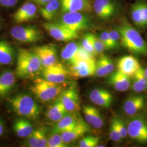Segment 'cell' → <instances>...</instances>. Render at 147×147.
Listing matches in <instances>:
<instances>
[{"instance_id": "6da1fadb", "label": "cell", "mask_w": 147, "mask_h": 147, "mask_svg": "<svg viewBox=\"0 0 147 147\" xmlns=\"http://www.w3.org/2000/svg\"><path fill=\"white\" fill-rule=\"evenodd\" d=\"M121 36L122 45L130 52L137 55H147V44L141 34L127 23L124 22L117 30Z\"/></svg>"}, {"instance_id": "7a4b0ae2", "label": "cell", "mask_w": 147, "mask_h": 147, "mask_svg": "<svg viewBox=\"0 0 147 147\" xmlns=\"http://www.w3.org/2000/svg\"><path fill=\"white\" fill-rule=\"evenodd\" d=\"M12 111L18 116L28 119H38L42 108L29 95L19 94L7 99Z\"/></svg>"}, {"instance_id": "3957f363", "label": "cell", "mask_w": 147, "mask_h": 147, "mask_svg": "<svg viewBox=\"0 0 147 147\" xmlns=\"http://www.w3.org/2000/svg\"><path fill=\"white\" fill-rule=\"evenodd\" d=\"M42 67L40 59L33 51L22 48L19 49L15 71L17 77L30 78L34 76Z\"/></svg>"}, {"instance_id": "277c9868", "label": "cell", "mask_w": 147, "mask_h": 147, "mask_svg": "<svg viewBox=\"0 0 147 147\" xmlns=\"http://www.w3.org/2000/svg\"><path fill=\"white\" fill-rule=\"evenodd\" d=\"M32 92L39 100L47 102L54 99L62 93V87L45 79H37L30 87Z\"/></svg>"}, {"instance_id": "5b68a950", "label": "cell", "mask_w": 147, "mask_h": 147, "mask_svg": "<svg viewBox=\"0 0 147 147\" xmlns=\"http://www.w3.org/2000/svg\"><path fill=\"white\" fill-rule=\"evenodd\" d=\"M59 23L69 29L76 32L88 29L91 25L89 16L79 11L64 13Z\"/></svg>"}, {"instance_id": "8992f818", "label": "cell", "mask_w": 147, "mask_h": 147, "mask_svg": "<svg viewBox=\"0 0 147 147\" xmlns=\"http://www.w3.org/2000/svg\"><path fill=\"white\" fill-rule=\"evenodd\" d=\"M11 35L16 40L24 43H34L41 40L43 35L36 27L18 25L11 28Z\"/></svg>"}, {"instance_id": "52a82bcc", "label": "cell", "mask_w": 147, "mask_h": 147, "mask_svg": "<svg viewBox=\"0 0 147 147\" xmlns=\"http://www.w3.org/2000/svg\"><path fill=\"white\" fill-rule=\"evenodd\" d=\"M43 27L51 37L59 42H68L79 38L78 32L69 29L59 22H47Z\"/></svg>"}, {"instance_id": "ba28073f", "label": "cell", "mask_w": 147, "mask_h": 147, "mask_svg": "<svg viewBox=\"0 0 147 147\" xmlns=\"http://www.w3.org/2000/svg\"><path fill=\"white\" fill-rule=\"evenodd\" d=\"M127 132L132 140L140 143H147V122L141 117H135L129 121Z\"/></svg>"}, {"instance_id": "9c48e42d", "label": "cell", "mask_w": 147, "mask_h": 147, "mask_svg": "<svg viewBox=\"0 0 147 147\" xmlns=\"http://www.w3.org/2000/svg\"><path fill=\"white\" fill-rule=\"evenodd\" d=\"M70 73L61 63L43 67L42 75L44 79L56 84H62L68 79Z\"/></svg>"}, {"instance_id": "30bf717a", "label": "cell", "mask_w": 147, "mask_h": 147, "mask_svg": "<svg viewBox=\"0 0 147 147\" xmlns=\"http://www.w3.org/2000/svg\"><path fill=\"white\" fill-rule=\"evenodd\" d=\"M40 59L43 67L57 63L56 47L53 44H47L34 47L32 50Z\"/></svg>"}, {"instance_id": "8fae6325", "label": "cell", "mask_w": 147, "mask_h": 147, "mask_svg": "<svg viewBox=\"0 0 147 147\" xmlns=\"http://www.w3.org/2000/svg\"><path fill=\"white\" fill-rule=\"evenodd\" d=\"M95 59L80 61L71 64L70 74L78 78H86L95 74Z\"/></svg>"}, {"instance_id": "7c38bea8", "label": "cell", "mask_w": 147, "mask_h": 147, "mask_svg": "<svg viewBox=\"0 0 147 147\" xmlns=\"http://www.w3.org/2000/svg\"><path fill=\"white\" fill-rule=\"evenodd\" d=\"M86 123L76 112H68L54 126L53 132L61 133Z\"/></svg>"}, {"instance_id": "4fadbf2b", "label": "cell", "mask_w": 147, "mask_h": 147, "mask_svg": "<svg viewBox=\"0 0 147 147\" xmlns=\"http://www.w3.org/2000/svg\"><path fill=\"white\" fill-rule=\"evenodd\" d=\"M59 98L69 112H76L80 110L79 93L75 87H70L63 91Z\"/></svg>"}, {"instance_id": "5bb4252c", "label": "cell", "mask_w": 147, "mask_h": 147, "mask_svg": "<svg viewBox=\"0 0 147 147\" xmlns=\"http://www.w3.org/2000/svg\"><path fill=\"white\" fill-rule=\"evenodd\" d=\"M132 20L140 28L147 26V3L139 1L133 3L130 8Z\"/></svg>"}, {"instance_id": "9a60e30c", "label": "cell", "mask_w": 147, "mask_h": 147, "mask_svg": "<svg viewBox=\"0 0 147 147\" xmlns=\"http://www.w3.org/2000/svg\"><path fill=\"white\" fill-rule=\"evenodd\" d=\"M62 12H90L93 9L90 0H61Z\"/></svg>"}, {"instance_id": "2e32d148", "label": "cell", "mask_w": 147, "mask_h": 147, "mask_svg": "<svg viewBox=\"0 0 147 147\" xmlns=\"http://www.w3.org/2000/svg\"><path fill=\"white\" fill-rule=\"evenodd\" d=\"M117 67L118 71L129 77L133 76L134 74L141 68L137 59L131 55H127L121 57L118 61Z\"/></svg>"}, {"instance_id": "e0dca14e", "label": "cell", "mask_w": 147, "mask_h": 147, "mask_svg": "<svg viewBox=\"0 0 147 147\" xmlns=\"http://www.w3.org/2000/svg\"><path fill=\"white\" fill-rule=\"evenodd\" d=\"M37 13L36 5L31 1L27 2L13 14V18L16 23H24L34 19Z\"/></svg>"}, {"instance_id": "ac0fdd59", "label": "cell", "mask_w": 147, "mask_h": 147, "mask_svg": "<svg viewBox=\"0 0 147 147\" xmlns=\"http://www.w3.org/2000/svg\"><path fill=\"white\" fill-rule=\"evenodd\" d=\"M93 7L96 14L103 20L110 19L116 11V5L112 0H95Z\"/></svg>"}, {"instance_id": "d6986e66", "label": "cell", "mask_w": 147, "mask_h": 147, "mask_svg": "<svg viewBox=\"0 0 147 147\" xmlns=\"http://www.w3.org/2000/svg\"><path fill=\"white\" fill-rule=\"evenodd\" d=\"M89 99L95 105L101 107L108 108L112 104L113 96L108 90L97 88L91 90Z\"/></svg>"}, {"instance_id": "ffe728a7", "label": "cell", "mask_w": 147, "mask_h": 147, "mask_svg": "<svg viewBox=\"0 0 147 147\" xmlns=\"http://www.w3.org/2000/svg\"><path fill=\"white\" fill-rule=\"evenodd\" d=\"M82 112L86 123L95 129H101L104 124V118L100 111L91 105L83 106Z\"/></svg>"}, {"instance_id": "44dd1931", "label": "cell", "mask_w": 147, "mask_h": 147, "mask_svg": "<svg viewBox=\"0 0 147 147\" xmlns=\"http://www.w3.org/2000/svg\"><path fill=\"white\" fill-rule=\"evenodd\" d=\"M16 82V74L11 70H5L0 73V98H3L10 93Z\"/></svg>"}, {"instance_id": "7402d4cb", "label": "cell", "mask_w": 147, "mask_h": 147, "mask_svg": "<svg viewBox=\"0 0 147 147\" xmlns=\"http://www.w3.org/2000/svg\"><path fill=\"white\" fill-rule=\"evenodd\" d=\"M108 83L118 92H125L131 85L130 77L117 70L113 73L108 79Z\"/></svg>"}, {"instance_id": "603a6c76", "label": "cell", "mask_w": 147, "mask_h": 147, "mask_svg": "<svg viewBox=\"0 0 147 147\" xmlns=\"http://www.w3.org/2000/svg\"><path fill=\"white\" fill-rule=\"evenodd\" d=\"M145 102L144 96L132 95L126 99L123 106V110L127 115L134 116L144 108Z\"/></svg>"}, {"instance_id": "cb8c5ba5", "label": "cell", "mask_w": 147, "mask_h": 147, "mask_svg": "<svg viewBox=\"0 0 147 147\" xmlns=\"http://www.w3.org/2000/svg\"><path fill=\"white\" fill-rule=\"evenodd\" d=\"M90 131L89 127L86 123L79 125L71 130L62 132L61 134L63 142L66 144L74 142L79 138L83 137L86 134Z\"/></svg>"}, {"instance_id": "d4e9b609", "label": "cell", "mask_w": 147, "mask_h": 147, "mask_svg": "<svg viewBox=\"0 0 147 147\" xmlns=\"http://www.w3.org/2000/svg\"><path fill=\"white\" fill-rule=\"evenodd\" d=\"M25 145L28 147H47V139L45 129L42 127L34 130L27 137Z\"/></svg>"}, {"instance_id": "484cf974", "label": "cell", "mask_w": 147, "mask_h": 147, "mask_svg": "<svg viewBox=\"0 0 147 147\" xmlns=\"http://www.w3.org/2000/svg\"><path fill=\"white\" fill-rule=\"evenodd\" d=\"M115 64L109 57L102 55L96 61L95 75L99 77H104L112 73L115 69Z\"/></svg>"}, {"instance_id": "4316f807", "label": "cell", "mask_w": 147, "mask_h": 147, "mask_svg": "<svg viewBox=\"0 0 147 147\" xmlns=\"http://www.w3.org/2000/svg\"><path fill=\"white\" fill-rule=\"evenodd\" d=\"M15 57V51L11 44L4 40H0V64H11Z\"/></svg>"}, {"instance_id": "83f0119b", "label": "cell", "mask_w": 147, "mask_h": 147, "mask_svg": "<svg viewBox=\"0 0 147 147\" xmlns=\"http://www.w3.org/2000/svg\"><path fill=\"white\" fill-rule=\"evenodd\" d=\"M68 112L59 98H58L57 101L48 109L46 116L50 121L58 122Z\"/></svg>"}, {"instance_id": "f1b7e54d", "label": "cell", "mask_w": 147, "mask_h": 147, "mask_svg": "<svg viewBox=\"0 0 147 147\" xmlns=\"http://www.w3.org/2000/svg\"><path fill=\"white\" fill-rule=\"evenodd\" d=\"M13 130L16 135L20 138H27L34 131L33 126L29 120L20 118L15 121Z\"/></svg>"}, {"instance_id": "f546056e", "label": "cell", "mask_w": 147, "mask_h": 147, "mask_svg": "<svg viewBox=\"0 0 147 147\" xmlns=\"http://www.w3.org/2000/svg\"><path fill=\"white\" fill-rule=\"evenodd\" d=\"M60 7L61 0H50L40 8V13L43 19L50 21L54 18Z\"/></svg>"}, {"instance_id": "4dcf8cb0", "label": "cell", "mask_w": 147, "mask_h": 147, "mask_svg": "<svg viewBox=\"0 0 147 147\" xmlns=\"http://www.w3.org/2000/svg\"><path fill=\"white\" fill-rule=\"evenodd\" d=\"M132 89L136 92H142L147 88V80L144 74V70L140 69L134 74Z\"/></svg>"}, {"instance_id": "1f68e13d", "label": "cell", "mask_w": 147, "mask_h": 147, "mask_svg": "<svg viewBox=\"0 0 147 147\" xmlns=\"http://www.w3.org/2000/svg\"><path fill=\"white\" fill-rule=\"evenodd\" d=\"M81 44L76 42H70L63 47L61 51V57L64 61L70 63L77 53Z\"/></svg>"}, {"instance_id": "d6a6232c", "label": "cell", "mask_w": 147, "mask_h": 147, "mask_svg": "<svg viewBox=\"0 0 147 147\" xmlns=\"http://www.w3.org/2000/svg\"><path fill=\"white\" fill-rule=\"evenodd\" d=\"M93 59H95L94 56H93V55L88 53L87 51H86L84 48L82 47L81 44L77 53H76L73 59L71 60L70 63L72 64L80 61L89 60Z\"/></svg>"}, {"instance_id": "836d02e7", "label": "cell", "mask_w": 147, "mask_h": 147, "mask_svg": "<svg viewBox=\"0 0 147 147\" xmlns=\"http://www.w3.org/2000/svg\"><path fill=\"white\" fill-rule=\"evenodd\" d=\"M93 34L89 33L84 34L82 40L81 45L82 47H84L86 51H87L90 54L95 56L97 55L95 51L94 46H93Z\"/></svg>"}, {"instance_id": "e575fe53", "label": "cell", "mask_w": 147, "mask_h": 147, "mask_svg": "<svg viewBox=\"0 0 147 147\" xmlns=\"http://www.w3.org/2000/svg\"><path fill=\"white\" fill-rule=\"evenodd\" d=\"M49 147H66L67 144L63 142L62 137L59 133L53 132L47 140V146Z\"/></svg>"}, {"instance_id": "d590c367", "label": "cell", "mask_w": 147, "mask_h": 147, "mask_svg": "<svg viewBox=\"0 0 147 147\" xmlns=\"http://www.w3.org/2000/svg\"><path fill=\"white\" fill-rule=\"evenodd\" d=\"M99 142V139L94 136L84 137L79 142L80 147H97Z\"/></svg>"}, {"instance_id": "8d00e7d4", "label": "cell", "mask_w": 147, "mask_h": 147, "mask_svg": "<svg viewBox=\"0 0 147 147\" xmlns=\"http://www.w3.org/2000/svg\"><path fill=\"white\" fill-rule=\"evenodd\" d=\"M113 119L115 121L116 127L120 134L122 138L126 137L128 135L127 126H126L125 122L118 117H115Z\"/></svg>"}, {"instance_id": "74e56055", "label": "cell", "mask_w": 147, "mask_h": 147, "mask_svg": "<svg viewBox=\"0 0 147 147\" xmlns=\"http://www.w3.org/2000/svg\"><path fill=\"white\" fill-rule=\"evenodd\" d=\"M109 137L111 140L115 142H120L122 139L120 134L119 133L116 127L115 121L113 119L111 121L110 126Z\"/></svg>"}, {"instance_id": "f35d334b", "label": "cell", "mask_w": 147, "mask_h": 147, "mask_svg": "<svg viewBox=\"0 0 147 147\" xmlns=\"http://www.w3.org/2000/svg\"><path fill=\"white\" fill-rule=\"evenodd\" d=\"M93 46L95 51L96 55L101 54L106 50L105 45L103 42L101 40L100 38L96 36L94 34L93 35Z\"/></svg>"}, {"instance_id": "ab89813d", "label": "cell", "mask_w": 147, "mask_h": 147, "mask_svg": "<svg viewBox=\"0 0 147 147\" xmlns=\"http://www.w3.org/2000/svg\"><path fill=\"white\" fill-rule=\"evenodd\" d=\"M100 39L105 45L106 50H111L113 49L114 47L113 46L112 42L111 40L110 37L109 33V32H103L100 36Z\"/></svg>"}, {"instance_id": "60d3db41", "label": "cell", "mask_w": 147, "mask_h": 147, "mask_svg": "<svg viewBox=\"0 0 147 147\" xmlns=\"http://www.w3.org/2000/svg\"><path fill=\"white\" fill-rule=\"evenodd\" d=\"M109 33L114 49L117 48L119 46V41L121 42V36L119 32L117 30H113L109 32Z\"/></svg>"}, {"instance_id": "b9f144b4", "label": "cell", "mask_w": 147, "mask_h": 147, "mask_svg": "<svg viewBox=\"0 0 147 147\" xmlns=\"http://www.w3.org/2000/svg\"><path fill=\"white\" fill-rule=\"evenodd\" d=\"M18 0H0V5L4 7H12L16 5Z\"/></svg>"}, {"instance_id": "7bdbcfd3", "label": "cell", "mask_w": 147, "mask_h": 147, "mask_svg": "<svg viewBox=\"0 0 147 147\" xmlns=\"http://www.w3.org/2000/svg\"><path fill=\"white\" fill-rule=\"evenodd\" d=\"M31 2L41 6L42 7L46 5L50 0H30Z\"/></svg>"}, {"instance_id": "ee69618b", "label": "cell", "mask_w": 147, "mask_h": 147, "mask_svg": "<svg viewBox=\"0 0 147 147\" xmlns=\"http://www.w3.org/2000/svg\"><path fill=\"white\" fill-rule=\"evenodd\" d=\"M5 131V124L3 120L0 118V137L2 136Z\"/></svg>"}, {"instance_id": "f6af8a7d", "label": "cell", "mask_w": 147, "mask_h": 147, "mask_svg": "<svg viewBox=\"0 0 147 147\" xmlns=\"http://www.w3.org/2000/svg\"><path fill=\"white\" fill-rule=\"evenodd\" d=\"M144 74H145V76H146L147 80V67L144 69Z\"/></svg>"}, {"instance_id": "bcb514c9", "label": "cell", "mask_w": 147, "mask_h": 147, "mask_svg": "<svg viewBox=\"0 0 147 147\" xmlns=\"http://www.w3.org/2000/svg\"><path fill=\"white\" fill-rule=\"evenodd\" d=\"M1 25H2V23H1V21L0 20V28H1Z\"/></svg>"}, {"instance_id": "7dc6e473", "label": "cell", "mask_w": 147, "mask_h": 147, "mask_svg": "<svg viewBox=\"0 0 147 147\" xmlns=\"http://www.w3.org/2000/svg\"></svg>"}]
</instances>
